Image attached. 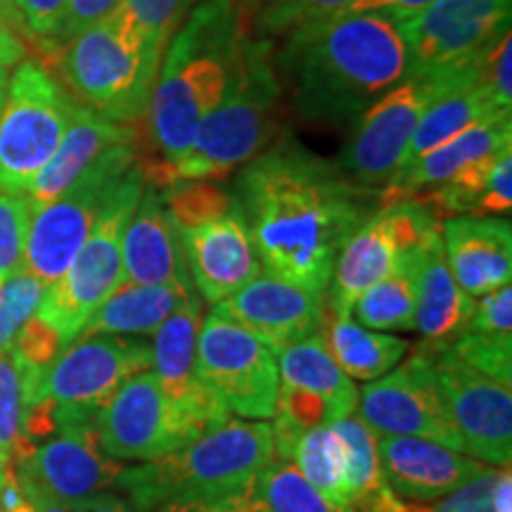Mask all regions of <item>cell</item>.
I'll use <instances>...</instances> for the list:
<instances>
[{"label":"cell","instance_id":"2","mask_svg":"<svg viewBox=\"0 0 512 512\" xmlns=\"http://www.w3.org/2000/svg\"><path fill=\"white\" fill-rule=\"evenodd\" d=\"M292 110L311 124H354L377 98L411 76V55L396 19L342 12L287 31L273 53Z\"/></svg>","mask_w":512,"mask_h":512},{"label":"cell","instance_id":"29","mask_svg":"<svg viewBox=\"0 0 512 512\" xmlns=\"http://www.w3.org/2000/svg\"><path fill=\"white\" fill-rule=\"evenodd\" d=\"M275 354H278L280 384L297 387L323 401L328 408L330 425L356 413V384L342 373L335 358L330 356L320 332L278 349Z\"/></svg>","mask_w":512,"mask_h":512},{"label":"cell","instance_id":"54","mask_svg":"<svg viewBox=\"0 0 512 512\" xmlns=\"http://www.w3.org/2000/svg\"><path fill=\"white\" fill-rule=\"evenodd\" d=\"M5 470H8V465L0 467V489H3V479H5Z\"/></svg>","mask_w":512,"mask_h":512},{"label":"cell","instance_id":"45","mask_svg":"<svg viewBox=\"0 0 512 512\" xmlns=\"http://www.w3.org/2000/svg\"><path fill=\"white\" fill-rule=\"evenodd\" d=\"M19 15L24 19L31 41L38 43L41 53H48L57 27H60L69 0H15Z\"/></svg>","mask_w":512,"mask_h":512},{"label":"cell","instance_id":"25","mask_svg":"<svg viewBox=\"0 0 512 512\" xmlns=\"http://www.w3.org/2000/svg\"><path fill=\"white\" fill-rule=\"evenodd\" d=\"M446 264L456 283L482 297L512 278V226L501 216H448L439 226Z\"/></svg>","mask_w":512,"mask_h":512},{"label":"cell","instance_id":"27","mask_svg":"<svg viewBox=\"0 0 512 512\" xmlns=\"http://www.w3.org/2000/svg\"><path fill=\"white\" fill-rule=\"evenodd\" d=\"M415 330L425 342H448L456 337L475 311V297H470L456 283L446 264L441 233H432L415 254Z\"/></svg>","mask_w":512,"mask_h":512},{"label":"cell","instance_id":"40","mask_svg":"<svg viewBox=\"0 0 512 512\" xmlns=\"http://www.w3.org/2000/svg\"><path fill=\"white\" fill-rule=\"evenodd\" d=\"M197 3L200 0H124L121 5L128 10V15L136 19L143 34L155 46L166 50L178 27Z\"/></svg>","mask_w":512,"mask_h":512},{"label":"cell","instance_id":"8","mask_svg":"<svg viewBox=\"0 0 512 512\" xmlns=\"http://www.w3.org/2000/svg\"><path fill=\"white\" fill-rule=\"evenodd\" d=\"M143 159V143L114 145L83 171L60 197L41 207H31V221L24 247V268L50 287L72 266L102 209L117 192L128 171Z\"/></svg>","mask_w":512,"mask_h":512},{"label":"cell","instance_id":"35","mask_svg":"<svg viewBox=\"0 0 512 512\" xmlns=\"http://www.w3.org/2000/svg\"><path fill=\"white\" fill-rule=\"evenodd\" d=\"M439 344L465 366L512 387V335H498L465 325L456 337Z\"/></svg>","mask_w":512,"mask_h":512},{"label":"cell","instance_id":"36","mask_svg":"<svg viewBox=\"0 0 512 512\" xmlns=\"http://www.w3.org/2000/svg\"><path fill=\"white\" fill-rule=\"evenodd\" d=\"M162 197L176 226H197L233 209L230 192L211 181H174L162 188Z\"/></svg>","mask_w":512,"mask_h":512},{"label":"cell","instance_id":"24","mask_svg":"<svg viewBox=\"0 0 512 512\" xmlns=\"http://www.w3.org/2000/svg\"><path fill=\"white\" fill-rule=\"evenodd\" d=\"M124 278L131 285H181L192 287L185 266L181 230L166 209L162 190L155 185L143 188V195L126 223Z\"/></svg>","mask_w":512,"mask_h":512},{"label":"cell","instance_id":"42","mask_svg":"<svg viewBox=\"0 0 512 512\" xmlns=\"http://www.w3.org/2000/svg\"><path fill=\"white\" fill-rule=\"evenodd\" d=\"M512 36L503 34L486 53L479 57V86L494 102L496 110L512 112V76H510Z\"/></svg>","mask_w":512,"mask_h":512},{"label":"cell","instance_id":"53","mask_svg":"<svg viewBox=\"0 0 512 512\" xmlns=\"http://www.w3.org/2000/svg\"><path fill=\"white\" fill-rule=\"evenodd\" d=\"M8 81H10V76H8V69H3V67H0V110H3V102H5V91H8Z\"/></svg>","mask_w":512,"mask_h":512},{"label":"cell","instance_id":"48","mask_svg":"<svg viewBox=\"0 0 512 512\" xmlns=\"http://www.w3.org/2000/svg\"><path fill=\"white\" fill-rule=\"evenodd\" d=\"M430 3H434V0H363V3L351 12H384V15L394 17L396 22H399V19H406L415 15V12L425 10Z\"/></svg>","mask_w":512,"mask_h":512},{"label":"cell","instance_id":"37","mask_svg":"<svg viewBox=\"0 0 512 512\" xmlns=\"http://www.w3.org/2000/svg\"><path fill=\"white\" fill-rule=\"evenodd\" d=\"M48 287L27 268L0 280V354L12 347V339L36 316Z\"/></svg>","mask_w":512,"mask_h":512},{"label":"cell","instance_id":"50","mask_svg":"<svg viewBox=\"0 0 512 512\" xmlns=\"http://www.w3.org/2000/svg\"><path fill=\"white\" fill-rule=\"evenodd\" d=\"M510 501H512V475H510V467H503V470L498 472L494 498H491V503H494V512H512Z\"/></svg>","mask_w":512,"mask_h":512},{"label":"cell","instance_id":"46","mask_svg":"<svg viewBox=\"0 0 512 512\" xmlns=\"http://www.w3.org/2000/svg\"><path fill=\"white\" fill-rule=\"evenodd\" d=\"M157 512H268L256 498L249 494L214 498V501H185L162 505Z\"/></svg>","mask_w":512,"mask_h":512},{"label":"cell","instance_id":"32","mask_svg":"<svg viewBox=\"0 0 512 512\" xmlns=\"http://www.w3.org/2000/svg\"><path fill=\"white\" fill-rule=\"evenodd\" d=\"M418 249L408 254L396 271L382 278L380 283L368 287L356 299L354 309H351V316H354L356 323L377 332L415 330V304H418L415 254H418Z\"/></svg>","mask_w":512,"mask_h":512},{"label":"cell","instance_id":"52","mask_svg":"<svg viewBox=\"0 0 512 512\" xmlns=\"http://www.w3.org/2000/svg\"><path fill=\"white\" fill-rule=\"evenodd\" d=\"M31 505H34L36 512H74L72 508H67V505H60L53 501H34Z\"/></svg>","mask_w":512,"mask_h":512},{"label":"cell","instance_id":"20","mask_svg":"<svg viewBox=\"0 0 512 512\" xmlns=\"http://www.w3.org/2000/svg\"><path fill=\"white\" fill-rule=\"evenodd\" d=\"M178 230L190 283L204 302L221 304L264 268L235 204L216 219Z\"/></svg>","mask_w":512,"mask_h":512},{"label":"cell","instance_id":"11","mask_svg":"<svg viewBox=\"0 0 512 512\" xmlns=\"http://www.w3.org/2000/svg\"><path fill=\"white\" fill-rule=\"evenodd\" d=\"M152 368V349L121 335L76 337L43 377L41 396L53 401L57 430L93 427L105 403L128 377Z\"/></svg>","mask_w":512,"mask_h":512},{"label":"cell","instance_id":"6","mask_svg":"<svg viewBox=\"0 0 512 512\" xmlns=\"http://www.w3.org/2000/svg\"><path fill=\"white\" fill-rule=\"evenodd\" d=\"M164 50L124 5L50 55L62 88L81 107L114 124L136 126L150 112Z\"/></svg>","mask_w":512,"mask_h":512},{"label":"cell","instance_id":"14","mask_svg":"<svg viewBox=\"0 0 512 512\" xmlns=\"http://www.w3.org/2000/svg\"><path fill=\"white\" fill-rule=\"evenodd\" d=\"M415 349L430 368L434 387L463 439L467 456L491 467H510L512 394L508 384L465 366L437 342L422 339Z\"/></svg>","mask_w":512,"mask_h":512},{"label":"cell","instance_id":"1","mask_svg":"<svg viewBox=\"0 0 512 512\" xmlns=\"http://www.w3.org/2000/svg\"><path fill=\"white\" fill-rule=\"evenodd\" d=\"M230 197L261 266L325 297L344 242L377 209V190L294 143L266 147L242 166Z\"/></svg>","mask_w":512,"mask_h":512},{"label":"cell","instance_id":"39","mask_svg":"<svg viewBox=\"0 0 512 512\" xmlns=\"http://www.w3.org/2000/svg\"><path fill=\"white\" fill-rule=\"evenodd\" d=\"M361 3L363 0H268L259 15V24L266 34H280L313 19L351 12Z\"/></svg>","mask_w":512,"mask_h":512},{"label":"cell","instance_id":"4","mask_svg":"<svg viewBox=\"0 0 512 512\" xmlns=\"http://www.w3.org/2000/svg\"><path fill=\"white\" fill-rule=\"evenodd\" d=\"M273 53L271 41L245 36L233 81L223 100L197 128L188 150L169 164L159 157L143 155L140 159L147 185L162 190L174 181L226 178L271 147L283 98Z\"/></svg>","mask_w":512,"mask_h":512},{"label":"cell","instance_id":"23","mask_svg":"<svg viewBox=\"0 0 512 512\" xmlns=\"http://www.w3.org/2000/svg\"><path fill=\"white\" fill-rule=\"evenodd\" d=\"M512 145V114L498 112L403 166L377 190V207L415 200Z\"/></svg>","mask_w":512,"mask_h":512},{"label":"cell","instance_id":"33","mask_svg":"<svg viewBox=\"0 0 512 512\" xmlns=\"http://www.w3.org/2000/svg\"><path fill=\"white\" fill-rule=\"evenodd\" d=\"M292 463L297 465L306 482L316 486L325 498L349 508L344 448L330 425L313 427L306 432L294 448Z\"/></svg>","mask_w":512,"mask_h":512},{"label":"cell","instance_id":"31","mask_svg":"<svg viewBox=\"0 0 512 512\" xmlns=\"http://www.w3.org/2000/svg\"><path fill=\"white\" fill-rule=\"evenodd\" d=\"M320 335L325 339L330 356L351 380L373 382L387 375L411 351L406 339L363 328L351 316H339L330 309L325 311Z\"/></svg>","mask_w":512,"mask_h":512},{"label":"cell","instance_id":"28","mask_svg":"<svg viewBox=\"0 0 512 512\" xmlns=\"http://www.w3.org/2000/svg\"><path fill=\"white\" fill-rule=\"evenodd\" d=\"M498 112L501 110H496L494 102L489 100V95H486L484 88L479 86V57H477V60L467 67V72L460 76V79L453 83L444 95H439V98L427 107L425 117L420 119L411 143L406 147V155H403L399 169L413 164L415 159L427 155V152L434 150V147L444 145L446 140L456 138L458 133L467 131L470 126H475L482 119ZM505 114H512V112H505Z\"/></svg>","mask_w":512,"mask_h":512},{"label":"cell","instance_id":"18","mask_svg":"<svg viewBox=\"0 0 512 512\" xmlns=\"http://www.w3.org/2000/svg\"><path fill=\"white\" fill-rule=\"evenodd\" d=\"M408 354V361L358 392V418L377 437H418L465 453L463 439L448 418L425 358L418 349Z\"/></svg>","mask_w":512,"mask_h":512},{"label":"cell","instance_id":"3","mask_svg":"<svg viewBox=\"0 0 512 512\" xmlns=\"http://www.w3.org/2000/svg\"><path fill=\"white\" fill-rule=\"evenodd\" d=\"M235 0H200L166 46L152 91L150 136L162 162H176L223 100L245 41Z\"/></svg>","mask_w":512,"mask_h":512},{"label":"cell","instance_id":"13","mask_svg":"<svg viewBox=\"0 0 512 512\" xmlns=\"http://www.w3.org/2000/svg\"><path fill=\"white\" fill-rule=\"evenodd\" d=\"M439 216L418 200L377 207L344 242L328 287V309L351 316L354 302L403 264L422 242L437 233Z\"/></svg>","mask_w":512,"mask_h":512},{"label":"cell","instance_id":"12","mask_svg":"<svg viewBox=\"0 0 512 512\" xmlns=\"http://www.w3.org/2000/svg\"><path fill=\"white\" fill-rule=\"evenodd\" d=\"M475 62V60H472ZM472 62L441 74H411L377 98L354 124L339 157V171L361 188L377 190L399 169L427 107L467 72Z\"/></svg>","mask_w":512,"mask_h":512},{"label":"cell","instance_id":"44","mask_svg":"<svg viewBox=\"0 0 512 512\" xmlns=\"http://www.w3.org/2000/svg\"><path fill=\"white\" fill-rule=\"evenodd\" d=\"M124 0H69L67 10H64V17L57 27L53 41L48 46V57L60 50L64 43H69L76 38L81 31L93 27L95 22L105 19L110 12H114Z\"/></svg>","mask_w":512,"mask_h":512},{"label":"cell","instance_id":"49","mask_svg":"<svg viewBox=\"0 0 512 512\" xmlns=\"http://www.w3.org/2000/svg\"><path fill=\"white\" fill-rule=\"evenodd\" d=\"M74 512H136L128 505L124 498L112 494H98L81 505H76Z\"/></svg>","mask_w":512,"mask_h":512},{"label":"cell","instance_id":"30","mask_svg":"<svg viewBox=\"0 0 512 512\" xmlns=\"http://www.w3.org/2000/svg\"><path fill=\"white\" fill-rule=\"evenodd\" d=\"M195 287L181 285H131L117 292L88 318L79 337L91 335H155L164 320L181 306Z\"/></svg>","mask_w":512,"mask_h":512},{"label":"cell","instance_id":"9","mask_svg":"<svg viewBox=\"0 0 512 512\" xmlns=\"http://www.w3.org/2000/svg\"><path fill=\"white\" fill-rule=\"evenodd\" d=\"M76 102L38 60H22L0 110V192L27 195L55 157Z\"/></svg>","mask_w":512,"mask_h":512},{"label":"cell","instance_id":"43","mask_svg":"<svg viewBox=\"0 0 512 512\" xmlns=\"http://www.w3.org/2000/svg\"><path fill=\"white\" fill-rule=\"evenodd\" d=\"M501 470L491 465L484 467L477 477H472L470 482L458 486L448 496L439 498L430 508L425 505V512H494L491 498H494V486Z\"/></svg>","mask_w":512,"mask_h":512},{"label":"cell","instance_id":"7","mask_svg":"<svg viewBox=\"0 0 512 512\" xmlns=\"http://www.w3.org/2000/svg\"><path fill=\"white\" fill-rule=\"evenodd\" d=\"M143 188L145 178L138 164L136 169L128 171L107 207L102 209L91 235L74 256L72 266L43 294L36 318H41L60 337L62 347L74 342L88 318L126 283L121 242Z\"/></svg>","mask_w":512,"mask_h":512},{"label":"cell","instance_id":"38","mask_svg":"<svg viewBox=\"0 0 512 512\" xmlns=\"http://www.w3.org/2000/svg\"><path fill=\"white\" fill-rule=\"evenodd\" d=\"M29 221V197L15 195V192H0V280L24 268Z\"/></svg>","mask_w":512,"mask_h":512},{"label":"cell","instance_id":"19","mask_svg":"<svg viewBox=\"0 0 512 512\" xmlns=\"http://www.w3.org/2000/svg\"><path fill=\"white\" fill-rule=\"evenodd\" d=\"M214 309L278 351L320 332L328 299L261 268L242 290Z\"/></svg>","mask_w":512,"mask_h":512},{"label":"cell","instance_id":"26","mask_svg":"<svg viewBox=\"0 0 512 512\" xmlns=\"http://www.w3.org/2000/svg\"><path fill=\"white\" fill-rule=\"evenodd\" d=\"M131 140H140L136 126L114 124V121L102 119L100 114L86 110L76 102L74 117L69 121V128L60 147H57L55 157L50 159L27 192L31 207H41V204L60 197L110 147L131 143Z\"/></svg>","mask_w":512,"mask_h":512},{"label":"cell","instance_id":"17","mask_svg":"<svg viewBox=\"0 0 512 512\" xmlns=\"http://www.w3.org/2000/svg\"><path fill=\"white\" fill-rule=\"evenodd\" d=\"M10 465L31 503L53 501L72 510L117 484L124 472L119 460L102 451L95 427L57 430Z\"/></svg>","mask_w":512,"mask_h":512},{"label":"cell","instance_id":"16","mask_svg":"<svg viewBox=\"0 0 512 512\" xmlns=\"http://www.w3.org/2000/svg\"><path fill=\"white\" fill-rule=\"evenodd\" d=\"M512 0H434L399 19L411 74H441L477 60L510 31Z\"/></svg>","mask_w":512,"mask_h":512},{"label":"cell","instance_id":"51","mask_svg":"<svg viewBox=\"0 0 512 512\" xmlns=\"http://www.w3.org/2000/svg\"><path fill=\"white\" fill-rule=\"evenodd\" d=\"M0 15L8 19L12 27H15V29L19 31V36L29 38V41H31V36H29L27 27H24V19H22V15H19L15 0H0Z\"/></svg>","mask_w":512,"mask_h":512},{"label":"cell","instance_id":"21","mask_svg":"<svg viewBox=\"0 0 512 512\" xmlns=\"http://www.w3.org/2000/svg\"><path fill=\"white\" fill-rule=\"evenodd\" d=\"M202 325V297L192 292L178 309L164 320L152 339V373L159 387L174 406L181 408L202 425L204 432L214 430L230 415L204 392L197 380V335Z\"/></svg>","mask_w":512,"mask_h":512},{"label":"cell","instance_id":"41","mask_svg":"<svg viewBox=\"0 0 512 512\" xmlns=\"http://www.w3.org/2000/svg\"><path fill=\"white\" fill-rule=\"evenodd\" d=\"M22 384L12 356L0 354V467L12 463L22 432Z\"/></svg>","mask_w":512,"mask_h":512},{"label":"cell","instance_id":"22","mask_svg":"<svg viewBox=\"0 0 512 512\" xmlns=\"http://www.w3.org/2000/svg\"><path fill=\"white\" fill-rule=\"evenodd\" d=\"M384 484L408 503H432L484 470L482 460L418 437H377Z\"/></svg>","mask_w":512,"mask_h":512},{"label":"cell","instance_id":"15","mask_svg":"<svg viewBox=\"0 0 512 512\" xmlns=\"http://www.w3.org/2000/svg\"><path fill=\"white\" fill-rule=\"evenodd\" d=\"M93 427L107 456L133 463H152L204 434L200 422L166 399L152 370L128 377Z\"/></svg>","mask_w":512,"mask_h":512},{"label":"cell","instance_id":"34","mask_svg":"<svg viewBox=\"0 0 512 512\" xmlns=\"http://www.w3.org/2000/svg\"><path fill=\"white\" fill-rule=\"evenodd\" d=\"M268 512H354L325 498L290 460H271L249 489Z\"/></svg>","mask_w":512,"mask_h":512},{"label":"cell","instance_id":"10","mask_svg":"<svg viewBox=\"0 0 512 512\" xmlns=\"http://www.w3.org/2000/svg\"><path fill=\"white\" fill-rule=\"evenodd\" d=\"M195 373L204 392L228 415L273 418L280 392L278 354L216 309L200 325Z\"/></svg>","mask_w":512,"mask_h":512},{"label":"cell","instance_id":"5","mask_svg":"<svg viewBox=\"0 0 512 512\" xmlns=\"http://www.w3.org/2000/svg\"><path fill=\"white\" fill-rule=\"evenodd\" d=\"M271 460L273 432L266 420L228 418L169 456L124 467L117 484L133 510L157 512L169 503L247 494Z\"/></svg>","mask_w":512,"mask_h":512},{"label":"cell","instance_id":"47","mask_svg":"<svg viewBox=\"0 0 512 512\" xmlns=\"http://www.w3.org/2000/svg\"><path fill=\"white\" fill-rule=\"evenodd\" d=\"M24 57H27V43L8 19L0 15V67H15Z\"/></svg>","mask_w":512,"mask_h":512}]
</instances>
